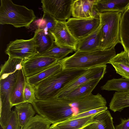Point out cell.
<instances>
[{"label": "cell", "instance_id": "d6a6232c", "mask_svg": "<svg viewBox=\"0 0 129 129\" xmlns=\"http://www.w3.org/2000/svg\"><path fill=\"white\" fill-rule=\"evenodd\" d=\"M115 128V129H129V118L122 120L120 123Z\"/></svg>", "mask_w": 129, "mask_h": 129}, {"label": "cell", "instance_id": "ffe728a7", "mask_svg": "<svg viewBox=\"0 0 129 129\" xmlns=\"http://www.w3.org/2000/svg\"><path fill=\"white\" fill-rule=\"evenodd\" d=\"M93 119L95 121L83 129H115L113 118L108 110L96 114Z\"/></svg>", "mask_w": 129, "mask_h": 129}, {"label": "cell", "instance_id": "ac0fdd59", "mask_svg": "<svg viewBox=\"0 0 129 129\" xmlns=\"http://www.w3.org/2000/svg\"><path fill=\"white\" fill-rule=\"evenodd\" d=\"M95 114L78 118L68 120L52 124L50 128L52 129H83L89 124L95 122L93 117Z\"/></svg>", "mask_w": 129, "mask_h": 129}, {"label": "cell", "instance_id": "603a6c76", "mask_svg": "<svg viewBox=\"0 0 129 129\" xmlns=\"http://www.w3.org/2000/svg\"><path fill=\"white\" fill-rule=\"evenodd\" d=\"M62 66L58 62L47 69L32 76L26 77L27 82L35 87L39 83L50 76L59 72Z\"/></svg>", "mask_w": 129, "mask_h": 129}, {"label": "cell", "instance_id": "d4e9b609", "mask_svg": "<svg viewBox=\"0 0 129 129\" xmlns=\"http://www.w3.org/2000/svg\"><path fill=\"white\" fill-rule=\"evenodd\" d=\"M109 106L110 109L114 112L121 111L124 108L129 107V91L115 92Z\"/></svg>", "mask_w": 129, "mask_h": 129}, {"label": "cell", "instance_id": "7402d4cb", "mask_svg": "<svg viewBox=\"0 0 129 129\" xmlns=\"http://www.w3.org/2000/svg\"><path fill=\"white\" fill-rule=\"evenodd\" d=\"M33 37L38 46V54H41L49 49L54 44V38L49 32L37 29L35 30Z\"/></svg>", "mask_w": 129, "mask_h": 129}, {"label": "cell", "instance_id": "d6986e66", "mask_svg": "<svg viewBox=\"0 0 129 129\" xmlns=\"http://www.w3.org/2000/svg\"><path fill=\"white\" fill-rule=\"evenodd\" d=\"M102 79L101 78L95 79L80 85L61 99H78L88 96L92 94V92Z\"/></svg>", "mask_w": 129, "mask_h": 129}, {"label": "cell", "instance_id": "44dd1931", "mask_svg": "<svg viewBox=\"0 0 129 129\" xmlns=\"http://www.w3.org/2000/svg\"><path fill=\"white\" fill-rule=\"evenodd\" d=\"M14 110L16 112L21 129L23 128L31 118L35 115L36 113L32 104L27 102L15 105Z\"/></svg>", "mask_w": 129, "mask_h": 129}, {"label": "cell", "instance_id": "7c38bea8", "mask_svg": "<svg viewBox=\"0 0 129 129\" xmlns=\"http://www.w3.org/2000/svg\"><path fill=\"white\" fill-rule=\"evenodd\" d=\"M66 21H58L55 27L50 33L56 45L72 48L76 52L78 41L69 30L66 25Z\"/></svg>", "mask_w": 129, "mask_h": 129}, {"label": "cell", "instance_id": "277c9868", "mask_svg": "<svg viewBox=\"0 0 129 129\" xmlns=\"http://www.w3.org/2000/svg\"><path fill=\"white\" fill-rule=\"evenodd\" d=\"M0 24H9L16 28L28 27L37 18L34 12L11 0H1Z\"/></svg>", "mask_w": 129, "mask_h": 129}, {"label": "cell", "instance_id": "e575fe53", "mask_svg": "<svg viewBox=\"0 0 129 129\" xmlns=\"http://www.w3.org/2000/svg\"><path fill=\"white\" fill-rule=\"evenodd\" d=\"M127 9L129 11V6Z\"/></svg>", "mask_w": 129, "mask_h": 129}, {"label": "cell", "instance_id": "83f0119b", "mask_svg": "<svg viewBox=\"0 0 129 129\" xmlns=\"http://www.w3.org/2000/svg\"><path fill=\"white\" fill-rule=\"evenodd\" d=\"M51 124L46 119L37 114L29 120L22 129H49Z\"/></svg>", "mask_w": 129, "mask_h": 129}, {"label": "cell", "instance_id": "8d00e7d4", "mask_svg": "<svg viewBox=\"0 0 129 129\" xmlns=\"http://www.w3.org/2000/svg\"><path fill=\"white\" fill-rule=\"evenodd\" d=\"M49 129H50V128Z\"/></svg>", "mask_w": 129, "mask_h": 129}, {"label": "cell", "instance_id": "8fae6325", "mask_svg": "<svg viewBox=\"0 0 129 129\" xmlns=\"http://www.w3.org/2000/svg\"><path fill=\"white\" fill-rule=\"evenodd\" d=\"M57 61L51 57L35 55L23 61L22 69L25 77H28L47 69Z\"/></svg>", "mask_w": 129, "mask_h": 129}, {"label": "cell", "instance_id": "836d02e7", "mask_svg": "<svg viewBox=\"0 0 129 129\" xmlns=\"http://www.w3.org/2000/svg\"><path fill=\"white\" fill-rule=\"evenodd\" d=\"M101 13L98 11L94 6L92 8V18H100Z\"/></svg>", "mask_w": 129, "mask_h": 129}, {"label": "cell", "instance_id": "2e32d148", "mask_svg": "<svg viewBox=\"0 0 129 129\" xmlns=\"http://www.w3.org/2000/svg\"><path fill=\"white\" fill-rule=\"evenodd\" d=\"M96 0H74L72 15L77 18H92V11Z\"/></svg>", "mask_w": 129, "mask_h": 129}, {"label": "cell", "instance_id": "30bf717a", "mask_svg": "<svg viewBox=\"0 0 129 129\" xmlns=\"http://www.w3.org/2000/svg\"><path fill=\"white\" fill-rule=\"evenodd\" d=\"M73 0H41L43 12L48 13L57 21H66L72 15Z\"/></svg>", "mask_w": 129, "mask_h": 129}, {"label": "cell", "instance_id": "d590c367", "mask_svg": "<svg viewBox=\"0 0 129 129\" xmlns=\"http://www.w3.org/2000/svg\"><path fill=\"white\" fill-rule=\"evenodd\" d=\"M128 56L129 57V51L128 52Z\"/></svg>", "mask_w": 129, "mask_h": 129}, {"label": "cell", "instance_id": "4fadbf2b", "mask_svg": "<svg viewBox=\"0 0 129 129\" xmlns=\"http://www.w3.org/2000/svg\"><path fill=\"white\" fill-rule=\"evenodd\" d=\"M101 26V23L99 27L94 32L78 41L76 51L89 52L100 50Z\"/></svg>", "mask_w": 129, "mask_h": 129}, {"label": "cell", "instance_id": "ba28073f", "mask_svg": "<svg viewBox=\"0 0 129 129\" xmlns=\"http://www.w3.org/2000/svg\"><path fill=\"white\" fill-rule=\"evenodd\" d=\"M38 46L34 38L29 40L16 39L10 42L5 52L9 57L21 59L24 60L38 54Z\"/></svg>", "mask_w": 129, "mask_h": 129}, {"label": "cell", "instance_id": "f1b7e54d", "mask_svg": "<svg viewBox=\"0 0 129 129\" xmlns=\"http://www.w3.org/2000/svg\"><path fill=\"white\" fill-rule=\"evenodd\" d=\"M43 12L42 18L38 24V29L50 33L58 21L48 13Z\"/></svg>", "mask_w": 129, "mask_h": 129}, {"label": "cell", "instance_id": "7a4b0ae2", "mask_svg": "<svg viewBox=\"0 0 129 129\" xmlns=\"http://www.w3.org/2000/svg\"><path fill=\"white\" fill-rule=\"evenodd\" d=\"M116 55L115 47L89 52L76 51L72 55L58 61L62 69H88L106 64Z\"/></svg>", "mask_w": 129, "mask_h": 129}, {"label": "cell", "instance_id": "5b68a950", "mask_svg": "<svg viewBox=\"0 0 129 129\" xmlns=\"http://www.w3.org/2000/svg\"><path fill=\"white\" fill-rule=\"evenodd\" d=\"M122 13H101V40L100 50L108 49L120 43V25Z\"/></svg>", "mask_w": 129, "mask_h": 129}, {"label": "cell", "instance_id": "9a60e30c", "mask_svg": "<svg viewBox=\"0 0 129 129\" xmlns=\"http://www.w3.org/2000/svg\"><path fill=\"white\" fill-rule=\"evenodd\" d=\"M26 82V77L23 69L19 70L10 96V101L11 108L17 104L25 102L23 93Z\"/></svg>", "mask_w": 129, "mask_h": 129}, {"label": "cell", "instance_id": "f546056e", "mask_svg": "<svg viewBox=\"0 0 129 129\" xmlns=\"http://www.w3.org/2000/svg\"><path fill=\"white\" fill-rule=\"evenodd\" d=\"M23 96L25 102L31 104L36 99L35 96V87L28 83L27 82L24 89Z\"/></svg>", "mask_w": 129, "mask_h": 129}, {"label": "cell", "instance_id": "6da1fadb", "mask_svg": "<svg viewBox=\"0 0 129 129\" xmlns=\"http://www.w3.org/2000/svg\"><path fill=\"white\" fill-rule=\"evenodd\" d=\"M31 104L38 114L53 124L84 112L106 106L107 102L101 94L98 93L78 99H36Z\"/></svg>", "mask_w": 129, "mask_h": 129}, {"label": "cell", "instance_id": "cb8c5ba5", "mask_svg": "<svg viewBox=\"0 0 129 129\" xmlns=\"http://www.w3.org/2000/svg\"><path fill=\"white\" fill-rule=\"evenodd\" d=\"M120 43L124 51H129V11L127 10L122 13L120 25Z\"/></svg>", "mask_w": 129, "mask_h": 129}, {"label": "cell", "instance_id": "9c48e42d", "mask_svg": "<svg viewBox=\"0 0 129 129\" xmlns=\"http://www.w3.org/2000/svg\"><path fill=\"white\" fill-rule=\"evenodd\" d=\"M107 65L104 64L88 69L80 76L69 83L58 92L54 97L62 98L68 93L78 86L92 80L103 78L106 73Z\"/></svg>", "mask_w": 129, "mask_h": 129}, {"label": "cell", "instance_id": "484cf974", "mask_svg": "<svg viewBox=\"0 0 129 129\" xmlns=\"http://www.w3.org/2000/svg\"><path fill=\"white\" fill-rule=\"evenodd\" d=\"M73 51L75 52L73 48L59 46L54 43L53 46L46 51L41 54L36 55L51 57L58 61L64 58L69 54Z\"/></svg>", "mask_w": 129, "mask_h": 129}, {"label": "cell", "instance_id": "8992f818", "mask_svg": "<svg viewBox=\"0 0 129 129\" xmlns=\"http://www.w3.org/2000/svg\"><path fill=\"white\" fill-rule=\"evenodd\" d=\"M18 71L0 73V123L2 129L7 125L12 112L10 99Z\"/></svg>", "mask_w": 129, "mask_h": 129}, {"label": "cell", "instance_id": "3957f363", "mask_svg": "<svg viewBox=\"0 0 129 129\" xmlns=\"http://www.w3.org/2000/svg\"><path fill=\"white\" fill-rule=\"evenodd\" d=\"M88 69L62 70L41 81L35 87L36 98L42 100L54 97L67 84L86 71Z\"/></svg>", "mask_w": 129, "mask_h": 129}, {"label": "cell", "instance_id": "1f68e13d", "mask_svg": "<svg viewBox=\"0 0 129 129\" xmlns=\"http://www.w3.org/2000/svg\"><path fill=\"white\" fill-rule=\"evenodd\" d=\"M108 107L106 106L91 110L74 116L68 120L73 119L89 116L99 113L107 110Z\"/></svg>", "mask_w": 129, "mask_h": 129}, {"label": "cell", "instance_id": "5bb4252c", "mask_svg": "<svg viewBox=\"0 0 129 129\" xmlns=\"http://www.w3.org/2000/svg\"><path fill=\"white\" fill-rule=\"evenodd\" d=\"M94 6L100 13L105 12L122 13L129 6V0H96Z\"/></svg>", "mask_w": 129, "mask_h": 129}, {"label": "cell", "instance_id": "e0dca14e", "mask_svg": "<svg viewBox=\"0 0 129 129\" xmlns=\"http://www.w3.org/2000/svg\"><path fill=\"white\" fill-rule=\"evenodd\" d=\"M109 63L122 78L129 79V57L127 52L124 51L117 54L111 59Z\"/></svg>", "mask_w": 129, "mask_h": 129}, {"label": "cell", "instance_id": "4dcf8cb0", "mask_svg": "<svg viewBox=\"0 0 129 129\" xmlns=\"http://www.w3.org/2000/svg\"><path fill=\"white\" fill-rule=\"evenodd\" d=\"M3 129H21L15 110L12 111L7 125Z\"/></svg>", "mask_w": 129, "mask_h": 129}, {"label": "cell", "instance_id": "4316f807", "mask_svg": "<svg viewBox=\"0 0 129 129\" xmlns=\"http://www.w3.org/2000/svg\"><path fill=\"white\" fill-rule=\"evenodd\" d=\"M101 88L103 90H115L118 92L128 91H129V79L122 78L109 80L101 87Z\"/></svg>", "mask_w": 129, "mask_h": 129}, {"label": "cell", "instance_id": "52a82bcc", "mask_svg": "<svg viewBox=\"0 0 129 129\" xmlns=\"http://www.w3.org/2000/svg\"><path fill=\"white\" fill-rule=\"evenodd\" d=\"M69 30L78 41L90 34L100 26V18H69L66 22Z\"/></svg>", "mask_w": 129, "mask_h": 129}]
</instances>
